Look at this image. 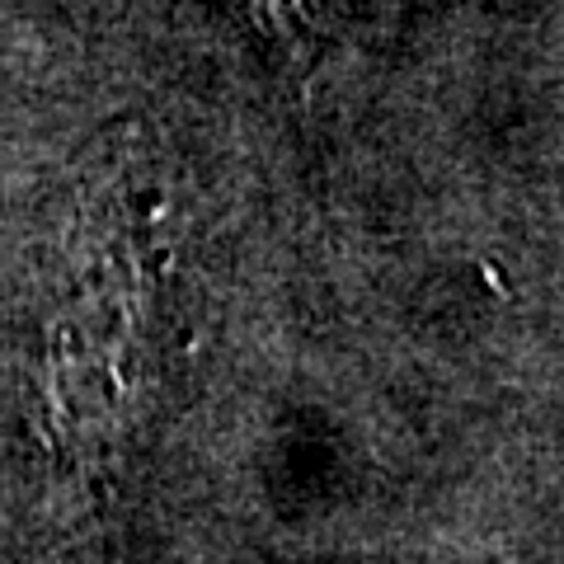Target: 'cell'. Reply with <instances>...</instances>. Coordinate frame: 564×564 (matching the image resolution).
<instances>
[{
	"label": "cell",
	"instance_id": "6da1fadb",
	"mask_svg": "<svg viewBox=\"0 0 564 564\" xmlns=\"http://www.w3.org/2000/svg\"><path fill=\"white\" fill-rule=\"evenodd\" d=\"M240 10L288 62H311L344 20L348 0H240Z\"/></svg>",
	"mask_w": 564,
	"mask_h": 564
}]
</instances>
